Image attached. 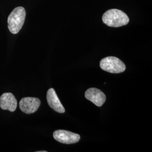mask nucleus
<instances>
[{"instance_id":"0eeeda50","label":"nucleus","mask_w":152,"mask_h":152,"mask_svg":"<svg viewBox=\"0 0 152 152\" xmlns=\"http://www.w3.org/2000/svg\"><path fill=\"white\" fill-rule=\"evenodd\" d=\"M46 99L49 106L54 109L55 112L59 113H64L65 112V109L62 104L61 103L54 88H51L48 91Z\"/></svg>"},{"instance_id":"f257e3e1","label":"nucleus","mask_w":152,"mask_h":152,"mask_svg":"<svg viewBox=\"0 0 152 152\" xmlns=\"http://www.w3.org/2000/svg\"><path fill=\"white\" fill-rule=\"evenodd\" d=\"M102 20L105 24L110 27H120L127 25L129 22L126 14L115 9L106 11L102 16Z\"/></svg>"},{"instance_id":"39448f33","label":"nucleus","mask_w":152,"mask_h":152,"mask_svg":"<svg viewBox=\"0 0 152 152\" xmlns=\"http://www.w3.org/2000/svg\"><path fill=\"white\" fill-rule=\"evenodd\" d=\"M41 105L40 100L37 98L26 97L19 102V108L26 114H32L36 112Z\"/></svg>"},{"instance_id":"423d86ee","label":"nucleus","mask_w":152,"mask_h":152,"mask_svg":"<svg viewBox=\"0 0 152 152\" xmlns=\"http://www.w3.org/2000/svg\"><path fill=\"white\" fill-rule=\"evenodd\" d=\"M85 98L97 107H102L106 101V96L100 90L96 88H90L85 94Z\"/></svg>"},{"instance_id":"f03ea898","label":"nucleus","mask_w":152,"mask_h":152,"mask_svg":"<svg viewBox=\"0 0 152 152\" xmlns=\"http://www.w3.org/2000/svg\"><path fill=\"white\" fill-rule=\"evenodd\" d=\"M26 16V11L22 6L15 8L7 19L8 28L12 34H17L23 27Z\"/></svg>"},{"instance_id":"6e6552de","label":"nucleus","mask_w":152,"mask_h":152,"mask_svg":"<svg viewBox=\"0 0 152 152\" xmlns=\"http://www.w3.org/2000/svg\"><path fill=\"white\" fill-rule=\"evenodd\" d=\"M17 100L12 94L6 92L0 97V108L3 110H7L13 112L17 107Z\"/></svg>"},{"instance_id":"7ed1b4c3","label":"nucleus","mask_w":152,"mask_h":152,"mask_svg":"<svg viewBox=\"0 0 152 152\" xmlns=\"http://www.w3.org/2000/svg\"><path fill=\"white\" fill-rule=\"evenodd\" d=\"M100 66L102 69L110 73H120L126 70V65L115 56L104 58L100 61Z\"/></svg>"},{"instance_id":"20e7f679","label":"nucleus","mask_w":152,"mask_h":152,"mask_svg":"<svg viewBox=\"0 0 152 152\" xmlns=\"http://www.w3.org/2000/svg\"><path fill=\"white\" fill-rule=\"evenodd\" d=\"M53 137L55 140L65 144H75L80 141L81 138L77 134L63 130L55 131Z\"/></svg>"}]
</instances>
